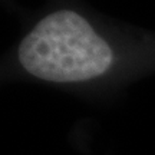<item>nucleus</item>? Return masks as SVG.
I'll list each match as a JSON object with an SVG mask.
<instances>
[{
  "mask_svg": "<svg viewBox=\"0 0 155 155\" xmlns=\"http://www.w3.org/2000/svg\"><path fill=\"white\" fill-rule=\"evenodd\" d=\"M19 62L33 76L52 82H79L102 75L112 50L82 16L61 10L46 16L22 40Z\"/></svg>",
  "mask_w": 155,
  "mask_h": 155,
  "instance_id": "nucleus-1",
  "label": "nucleus"
}]
</instances>
